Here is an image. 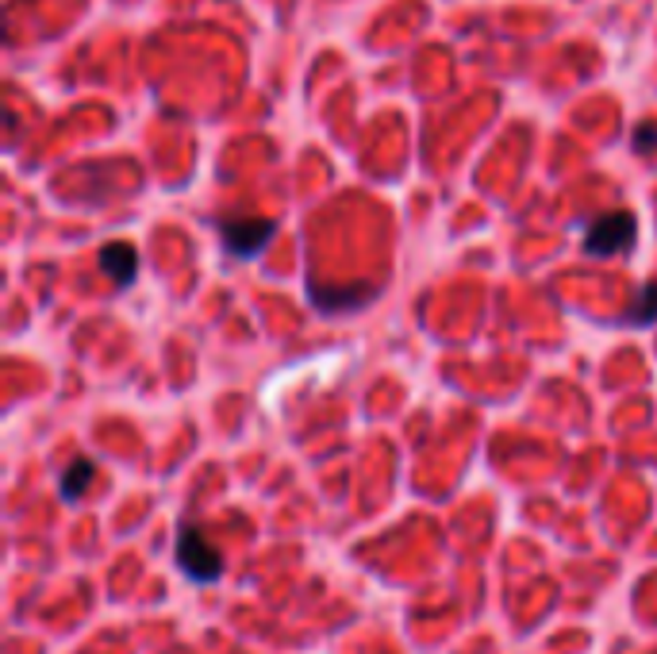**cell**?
I'll list each match as a JSON object with an SVG mask.
<instances>
[{
  "label": "cell",
  "instance_id": "cell-1",
  "mask_svg": "<svg viewBox=\"0 0 657 654\" xmlns=\"http://www.w3.org/2000/svg\"><path fill=\"white\" fill-rule=\"evenodd\" d=\"M638 239V220L626 208H616V213H604L593 220V228L584 231V254L593 258H608V254H623L634 246Z\"/></svg>",
  "mask_w": 657,
  "mask_h": 654
},
{
  "label": "cell",
  "instance_id": "cell-2",
  "mask_svg": "<svg viewBox=\"0 0 657 654\" xmlns=\"http://www.w3.org/2000/svg\"><path fill=\"white\" fill-rule=\"evenodd\" d=\"M219 235H223V246L235 258H254L277 235V223L266 220V216H223L219 220Z\"/></svg>",
  "mask_w": 657,
  "mask_h": 654
},
{
  "label": "cell",
  "instance_id": "cell-3",
  "mask_svg": "<svg viewBox=\"0 0 657 654\" xmlns=\"http://www.w3.org/2000/svg\"><path fill=\"white\" fill-rule=\"evenodd\" d=\"M178 566L193 581H216L219 573H223V562H219L216 547L204 540V532L196 528V523H181V532H178Z\"/></svg>",
  "mask_w": 657,
  "mask_h": 654
},
{
  "label": "cell",
  "instance_id": "cell-4",
  "mask_svg": "<svg viewBox=\"0 0 657 654\" xmlns=\"http://www.w3.org/2000/svg\"><path fill=\"white\" fill-rule=\"evenodd\" d=\"M377 286L369 281H350V286H324V281H308V301L319 312H350L362 308L365 301H374Z\"/></svg>",
  "mask_w": 657,
  "mask_h": 654
},
{
  "label": "cell",
  "instance_id": "cell-5",
  "mask_svg": "<svg viewBox=\"0 0 657 654\" xmlns=\"http://www.w3.org/2000/svg\"><path fill=\"white\" fill-rule=\"evenodd\" d=\"M100 270H105L115 286H131L138 274V251L131 243H105L100 246Z\"/></svg>",
  "mask_w": 657,
  "mask_h": 654
},
{
  "label": "cell",
  "instance_id": "cell-6",
  "mask_svg": "<svg viewBox=\"0 0 657 654\" xmlns=\"http://www.w3.org/2000/svg\"><path fill=\"white\" fill-rule=\"evenodd\" d=\"M93 474H97V462H93V458H73V467L65 470V477H62V497L77 500L85 485L93 482Z\"/></svg>",
  "mask_w": 657,
  "mask_h": 654
},
{
  "label": "cell",
  "instance_id": "cell-7",
  "mask_svg": "<svg viewBox=\"0 0 657 654\" xmlns=\"http://www.w3.org/2000/svg\"><path fill=\"white\" fill-rule=\"evenodd\" d=\"M626 324H657V281L646 289H638V296L631 301V308H626Z\"/></svg>",
  "mask_w": 657,
  "mask_h": 654
},
{
  "label": "cell",
  "instance_id": "cell-8",
  "mask_svg": "<svg viewBox=\"0 0 657 654\" xmlns=\"http://www.w3.org/2000/svg\"><path fill=\"white\" fill-rule=\"evenodd\" d=\"M634 150H638V155H646V150H657V120L638 123V128H634Z\"/></svg>",
  "mask_w": 657,
  "mask_h": 654
}]
</instances>
